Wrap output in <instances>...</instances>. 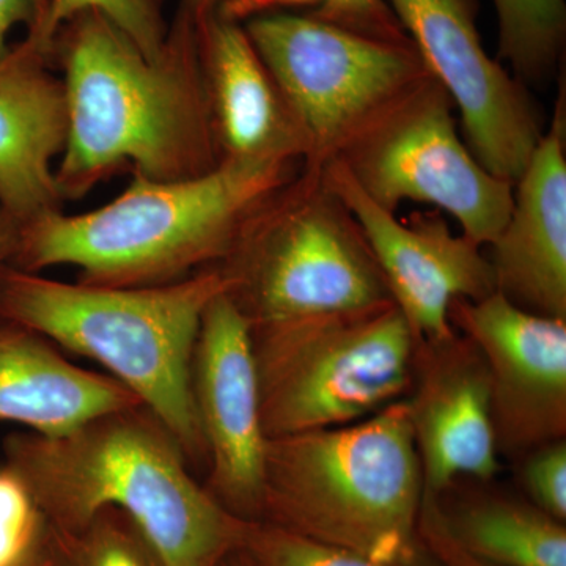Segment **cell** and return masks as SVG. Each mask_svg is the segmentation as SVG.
Instances as JSON below:
<instances>
[{
  "mask_svg": "<svg viewBox=\"0 0 566 566\" xmlns=\"http://www.w3.org/2000/svg\"><path fill=\"white\" fill-rule=\"evenodd\" d=\"M66 104L55 189L77 199L122 166L155 181L185 180L221 163L200 61L199 31L181 3L158 57L91 10L54 39Z\"/></svg>",
  "mask_w": 566,
  "mask_h": 566,
  "instance_id": "1",
  "label": "cell"
},
{
  "mask_svg": "<svg viewBox=\"0 0 566 566\" xmlns=\"http://www.w3.org/2000/svg\"><path fill=\"white\" fill-rule=\"evenodd\" d=\"M3 453L52 526L76 531L99 510H120L163 566L221 565L248 523L208 493L169 428L144 405L106 412L65 434L7 436Z\"/></svg>",
  "mask_w": 566,
  "mask_h": 566,
  "instance_id": "2",
  "label": "cell"
},
{
  "mask_svg": "<svg viewBox=\"0 0 566 566\" xmlns=\"http://www.w3.org/2000/svg\"><path fill=\"white\" fill-rule=\"evenodd\" d=\"M304 164L221 159L210 172L155 181L136 175L112 202L22 223L11 268L73 266L96 286H156L218 266L244 227Z\"/></svg>",
  "mask_w": 566,
  "mask_h": 566,
  "instance_id": "3",
  "label": "cell"
},
{
  "mask_svg": "<svg viewBox=\"0 0 566 566\" xmlns=\"http://www.w3.org/2000/svg\"><path fill=\"white\" fill-rule=\"evenodd\" d=\"M227 286L216 266L156 286L69 283L9 266L0 275V318L103 365L169 428L191 468L207 471L192 359L205 311Z\"/></svg>",
  "mask_w": 566,
  "mask_h": 566,
  "instance_id": "4",
  "label": "cell"
},
{
  "mask_svg": "<svg viewBox=\"0 0 566 566\" xmlns=\"http://www.w3.org/2000/svg\"><path fill=\"white\" fill-rule=\"evenodd\" d=\"M423 497L405 398L359 422L268 439L262 523L376 562L422 566Z\"/></svg>",
  "mask_w": 566,
  "mask_h": 566,
  "instance_id": "5",
  "label": "cell"
},
{
  "mask_svg": "<svg viewBox=\"0 0 566 566\" xmlns=\"http://www.w3.org/2000/svg\"><path fill=\"white\" fill-rule=\"evenodd\" d=\"M216 268L251 327L392 301L363 229L315 167L274 193Z\"/></svg>",
  "mask_w": 566,
  "mask_h": 566,
  "instance_id": "6",
  "label": "cell"
},
{
  "mask_svg": "<svg viewBox=\"0 0 566 566\" xmlns=\"http://www.w3.org/2000/svg\"><path fill=\"white\" fill-rule=\"evenodd\" d=\"M268 439L344 427L401 400L416 335L394 301L251 327Z\"/></svg>",
  "mask_w": 566,
  "mask_h": 566,
  "instance_id": "7",
  "label": "cell"
},
{
  "mask_svg": "<svg viewBox=\"0 0 566 566\" xmlns=\"http://www.w3.org/2000/svg\"><path fill=\"white\" fill-rule=\"evenodd\" d=\"M322 169L365 126L430 77L412 41L375 39L294 13L243 22Z\"/></svg>",
  "mask_w": 566,
  "mask_h": 566,
  "instance_id": "8",
  "label": "cell"
},
{
  "mask_svg": "<svg viewBox=\"0 0 566 566\" xmlns=\"http://www.w3.org/2000/svg\"><path fill=\"white\" fill-rule=\"evenodd\" d=\"M452 99L433 80L417 84L340 151L338 161L387 211L403 202L433 205L488 248L513 205V182L482 166L458 134Z\"/></svg>",
  "mask_w": 566,
  "mask_h": 566,
  "instance_id": "9",
  "label": "cell"
},
{
  "mask_svg": "<svg viewBox=\"0 0 566 566\" xmlns=\"http://www.w3.org/2000/svg\"><path fill=\"white\" fill-rule=\"evenodd\" d=\"M387 2L428 74L460 112L476 161L515 185L545 129L523 84L488 55L476 28V0Z\"/></svg>",
  "mask_w": 566,
  "mask_h": 566,
  "instance_id": "10",
  "label": "cell"
},
{
  "mask_svg": "<svg viewBox=\"0 0 566 566\" xmlns=\"http://www.w3.org/2000/svg\"><path fill=\"white\" fill-rule=\"evenodd\" d=\"M458 333L485 357L499 457L521 461L566 439V318L535 315L494 292L455 301Z\"/></svg>",
  "mask_w": 566,
  "mask_h": 566,
  "instance_id": "11",
  "label": "cell"
},
{
  "mask_svg": "<svg viewBox=\"0 0 566 566\" xmlns=\"http://www.w3.org/2000/svg\"><path fill=\"white\" fill-rule=\"evenodd\" d=\"M192 400L207 450L208 493L238 520H260L264 434L251 326L226 292L205 311L192 359Z\"/></svg>",
  "mask_w": 566,
  "mask_h": 566,
  "instance_id": "12",
  "label": "cell"
},
{
  "mask_svg": "<svg viewBox=\"0 0 566 566\" xmlns=\"http://www.w3.org/2000/svg\"><path fill=\"white\" fill-rule=\"evenodd\" d=\"M324 182L348 208L370 244L387 290L417 340L455 333L449 318L455 301L495 292L493 268L479 244L455 234L438 214L398 221L374 202L338 161L319 169Z\"/></svg>",
  "mask_w": 566,
  "mask_h": 566,
  "instance_id": "13",
  "label": "cell"
},
{
  "mask_svg": "<svg viewBox=\"0 0 566 566\" xmlns=\"http://www.w3.org/2000/svg\"><path fill=\"white\" fill-rule=\"evenodd\" d=\"M405 401L424 497H441L460 479L488 482L501 471L490 371L471 338L455 329L441 340H416Z\"/></svg>",
  "mask_w": 566,
  "mask_h": 566,
  "instance_id": "14",
  "label": "cell"
},
{
  "mask_svg": "<svg viewBox=\"0 0 566 566\" xmlns=\"http://www.w3.org/2000/svg\"><path fill=\"white\" fill-rule=\"evenodd\" d=\"M566 114L564 96L520 180L504 229L488 245L495 292L551 318H566Z\"/></svg>",
  "mask_w": 566,
  "mask_h": 566,
  "instance_id": "15",
  "label": "cell"
},
{
  "mask_svg": "<svg viewBox=\"0 0 566 566\" xmlns=\"http://www.w3.org/2000/svg\"><path fill=\"white\" fill-rule=\"evenodd\" d=\"M51 59L54 48L33 32L0 59V203L20 226L61 200L54 159L65 145L66 104Z\"/></svg>",
  "mask_w": 566,
  "mask_h": 566,
  "instance_id": "16",
  "label": "cell"
},
{
  "mask_svg": "<svg viewBox=\"0 0 566 566\" xmlns=\"http://www.w3.org/2000/svg\"><path fill=\"white\" fill-rule=\"evenodd\" d=\"M197 22L221 159L307 161V144L241 22L218 11Z\"/></svg>",
  "mask_w": 566,
  "mask_h": 566,
  "instance_id": "17",
  "label": "cell"
},
{
  "mask_svg": "<svg viewBox=\"0 0 566 566\" xmlns=\"http://www.w3.org/2000/svg\"><path fill=\"white\" fill-rule=\"evenodd\" d=\"M137 405L117 379L77 367L43 335L0 318V420L57 436Z\"/></svg>",
  "mask_w": 566,
  "mask_h": 566,
  "instance_id": "18",
  "label": "cell"
},
{
  "mask_svg": "<svg viewBox=\"0 0 566 566\" xmlns=\"http://www.w3.org/2000/svg\"><path fill=\"white\" fill-rule=\"evenodd\" d=\"M439 509L450 534L475 557L501 566H566L565 523L528 499L479 494L450 512Z\"/></svg>",
  "mask_w": 566,
  "mask_h": 566,
  "instance_id": "19",
  "label": "cell"
},
{
  "mask_svg": "<svg viewBox=\"0 0 566 566\" xmlns=\"http://www.w3.org/2000/svg\"><path fill=\"white\" fill-rule=\"evenodd\" d=\"M499 59L517 81L543 80L556 69L566 35L565 0H493Z\"/></svg>",
  "mask_w": 566,
  "mask_h": 566,
  "instance_id": "20",
  "label": "cell"
},
{
  "mask_svg": "<svg viewBox=\"0 0 566 566\" xmlns=\"http://www.w3.org/2000/svg\"><path fill=\"white\" fill-rule=\"evenodd\" d=\"M50 566H163L134 521L103 509L76 531L54 527Z\"/></svg>",
  "mask_w": 566,
  "mask_h": 566,
  "instance_id": "21",
  "label": "cell"
},
{
  "mask_svg": "<svg viewBox=\"0 0 566 566\" xmlns=\"http://www.w3.org/2000/svg\"><path fill=\"white\" fill-rule=\"evenodd\" d=\"M241 22L268 13H294L390 41H411L387 0H223L216 10Z\"/></svg>",
  "mask_w": 566,
  "mask_h": 566,
  "instance_id": "22",
  "label": "cell"
},
{
  "mask_svg": "<svg viewBox=\"0 0 566 566\" xmlns=\"http://www.w3.org/2000/svg\"><path fill=\"white\" fill-rule=\"evenodd\" d=\"M54 526L25 480L0 464V566H50Z\"/></svg>",
  "mask_w": 566,
  "mask_h": 566,
  "instance_id": "23",
  "label": "cell"
},
{
  "mask_svg": "<svg viewBox=\"0 0 566 566\" xmlns=\"http://www.w3.org/2000/svg\"><path fill=\"white\" fill-rule=\"evenodd\" d=\"M167 0H52L50 13L35 31L44 43L54 46L63 25L84 11L95 10L120 29L148 57H158L170 24L164 17Z\"/></svg>",
  "mask_w": 566,
  "mask_h": 566,
  "instance_id": "24",
  "label": "cell"
},
{
  "mask_svg": "<svg viewBox=\"0 0 566 566\" xmlns=\"http://www.w3.org/2000/svg\"><path fill=\"white\" fill-rule=\"evenodd\" d=\"M234 554L248 566H408L376 562L262 521L244 524Z\"/></svg>",
  "mask_w": 566,
  "mask_h": 566,
  "instance_id": "25",
  "label": "cell"
},
{
  "mask_svg": "<svg viewBox=\"0 0 566 566\" xmlns=\"http://www.w3.org/2000/svg\"><path fill=\"white\" fill-rule=\"evenodd\" d=\"M521 461V479L528 501L565 523L566 439L539 447Z\"/></svg>",
  "mask_w": 566,
  "mask_h": 566,
  "instance_id": "26",
  "label": "cell"
},
{
  "mask_svg": "<svg viewBox=\"0 0 566 566\" xmlns=\"http://www.w3.org/2000/svg\"><path fill=\"white\" fill-rule=\"evenodd\" d=\"M419 536L424 553L439 566H501L475 557L453 538L446 526L438 499L423 497Z\"/></svg>",
  "mask_w": 566,
  "mask_h": 566,
  "instance_id": "27",
  "label": "cell"
},
{
  "mask_svg": "<svg viewBox=\"0 0 566 566\" xmlns=\"http://www.w3.org/2000/svg\"><path fill=\"white\" fill-rule=\"evenodd\" d=\"M52 0H0V59L11 50L10 33L24 25L28 32L40 31Z\"/></svg>",
  "mask_w": 566,
  "mask_h": 566,
  "instance_id": "28",
  "label": "cell"
},
{
  "mask_svg": "<svg viewBox=\"0 0 566 566\" xmlns=\"http://www.w3.org/2000/svg\"><path fill=\"white\" fill-rule=\"evenodd\" d=\"M20 223L0 203V275L11 266L14 249H17Z\"/></svg>",
  "mask_w": 566,
  "mask_h": 566,
  "instance_id": "29",
  "label": "cell"
},
{
  "mask_svg": "<svg viewBox=\"0 0 566 566\" xmlns=\"http://www.w3.org/2000/svg\"><path fill=\"white\" fill-rule=\"evenodd\" d=\"M222 2L223 0H182L196 21H202L208 14L214 13Z\"/></svg>",
  "mask_w": 566,
  "mask_h": 566,
  "instance_id": "30",
  "label": "cell"
},
{
  "mask_svg": "<svg viewBox=\"0 0 566 566\" xmlns=\"http://www.w3.org/2000/svg\"><path fill=\"white\" fill-rule=\"evenodd\" d=\"M226 566H248L244 564L243 560H241L240 557L237 556V554L232 553L229 557L226 558Z\"/></svg>",
  "mask_w": 566,
  "mask_h": 566,
  "instance_id": "31",
  "label": "cell"
},
{
  "mask_svg": "<svg viewBox=\"0 0 566 566\" xmlns=\"http://www.w3.org/2000/svg\"><path fill=\"white\" fill-rule=\"evenodd\" d=\"M219 566H226V560H223V562H222V564H221V565H219Z\"/></svg>",
  "mask_w": 566,
  "mask_h": 566,
  "instance_id": "32",
  "label": "cell"
}]
</instances>
